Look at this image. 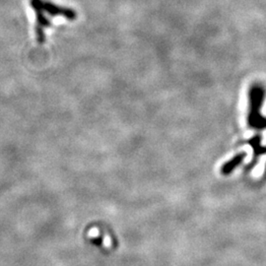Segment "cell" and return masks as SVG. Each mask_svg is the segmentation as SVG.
<instances>
[{
  "label": "cell",
  "instance_id": "cell-1",
  "mask_svg": "<svg viewBox=\"0 0 266 266\" xmlns=\"http://www.w3.org/2000/svg\"><path fill=\"white\" fill-rule=\"evenodd\" d=\"M30 5L36 14L35 33L39 43L45 42V30L52 26L55 17L61 16L69 21L76 19L77 13L71 8L58 6L49 0H30Z\"/></svg>",
  "mask_w": 266,
  "mask_h": 266
}]
</instances>
